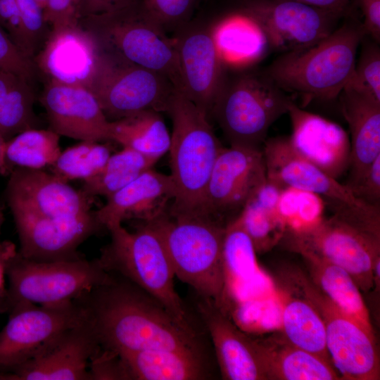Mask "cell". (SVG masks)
Segmentation results:
<instances>
[{
    "label": "cell",
    "mask_w": 380,
    "mask_h": 380,
    "mask_svg": "<svg viewBox=\"0 0 380 380\" xmlns=\"http://www.w3.org/2000/svg\"><path fill=\"white\" fill-rule=\"evenodd\" d=\"M75 300L84 311L100 351L116 355L153 349L203 353L194 327L122 277L111 274Z\"/></svg>",
    "instance_id": "cell-1"
},
{
    "label": "cell",
    "mask_w": 380,
    "mask_h": 380,
    "mask_svg": "<svg viewBox=\"0 0 380 380\" xmlns=\"http://www.w3.org/2000/svg\"><path fill=\"white\" fill-rule=\"evenodd\" d=\"M342 20L322 40L282 53L264 71L282 90L303 101L338 98L353 75L358 49L367 35L358 12Z\"/></svg>",
    "instance_id": "cell-2"
},
{
    "label": "cell",
    "mask_w": 380,
    "mask_h": 380,
    "mask_svg": "<svg viewBox=\"0 0 380 380\" xmlns=\"http://www.w3.org/2000/svg\"><path fill=\"white\" fill-rule=\"evenodd\" d=\"M160 236L175 276L224 310L227 276L223 247L227 224L201 213L167 209L147 222Z\"/></svg>",
    "instance_id": "cell-3"
},
{
    "label": "cell",
    "mask_w": 380,
    "mask_h": 380,
    "mask_svg": "<svg viewBox=\"0 0 380 380\" xmlns=\"http://www.w3.org/2000/svg\"><path fill=\"white\" fill-rule=\"evenodd\" d=\"M166 111L172 122L170 134L171 174L176 196L170 213L205 214L208 183L223 146L208 115L175 89ZM206 215V214H205Z\"/></svg>",
    "instance_id": "cell-4"
},
{
    "label": "cell",
    "mask_w": 380,
    "mask_h": 380,
    "mask_svg": "<svg viewBox=\"0 0 380 380\" xmlns=\"http://www.w3.org/2000/svg\"><path fill=\"white\" fill-rule=\"evenodd\" d=\"M79 25L99 49L160 73L179 89L175 38L167 37L165 28L151 14L144 0L80 18Z\"/></svg>",
    "instance_id": "cell-5"
},
{
    "label": "cell",
    "mask_w": 380,
    "mask_h": 380,
    "mask_svg": "<svg viewBox=\"0 0 380 380\" xmlns=\"http://www.w3.org/2000/svg\"><path fill=\"white\" fill-rule=\"evenodd\" d=\"M110 243L98 260L107 272L131 282L161 304L183 324L194 327L175 288V277L164 243L148 223L130 232L122 224L108 229Z\"/></svg>",
    "instance_id": "cell-6"
},
{
    "label": "cell",
    "mask_w": 380,
    "mask_h": 380,
    "mask_svg": "<svg viewBox=\"0 0 380 380\" xmlns=\"http://www.w3.org/2000/svg\"><path fill=\"white\" fill-rule=\"evenodd\" d=\"M5 272L8 284L0 290V313L31 303L72 301L111 277L98 259L39 262L15 252L7 259Z\"/></svg>",
    "instance_id": "cell-7"
},
{
    "label": "cell",
    "mask_w": 380,
    "mask_h": 380,
    "mask_svg": "<svg viewBox=\"0 0 380 380\" xmlns=\"http://www.w3.org/2000/svg\"><path fill=\"white\" fill-rule=\"evenodd\" d=\"M292 101L264 70L245 72L226 77L211 113L229 146L261 150L270 126Z\"/></svg>",
    "instance_id": "cell-8"
},
{
    "label": "cell",
    "mask_w": 380,
    "mask_h": 380,
    "mask_svg": "<svg viewBox=\"0 0 380 380\" xmlns=\"http://www.w3.org/2000/svg\"><path fill=\"white\" fill-rule=\"evenodd\" d=\"M282 239L294 252L306 250L340 266L367 293L374 287V267L380 258V221L334 213L301 232Z\"/></svg>",
    "instance_id": "cell-9"
},
{
    "label": "cell",
    "mask_w": 380,
    "mask_h": 380,
    "mask_svg": "<svg viewBox=\"0 0 380 380\" xmlns=\"http://www.w3.org/2000/svg\"><path fill=\"white\" fill-rule=\"evenodd\" d=\"M109 121L152 110L166 111L175 87L166 77L100 50L82 83Z\"/></svg>",
    "instance_id": "cell-10"
},
{
    "label": "cell",
    "mask_w": 380,
    "mask_h": 380,
    "mask_svg": "<svg viewBox=\"0 0 380 380\" xmlns=\"http://www.w3.org/2000/svg\"><path fill=\"white\" fill-rule=\"evenodd\" d=\"M300 294L318 311L331 362L342 379L379 380L380 360L374 334L350 316L303 274L295 275Z\"/></svg>",
    "instance_id": "cell-11"
},
{
    "label": "cell",
    "mask_w": 380,
    "mask_h": 380,
    "mask_svg": "<svg viewBox=\"0 0 380 380\" xmlns=\"http://www.w3.org/2000/svg\"><path fill=\"white\" fill-rule=\"evenodd\" d=\"M239 13L258 27L270 48L281 53L317 44L344 18L295 0H246Z\"/></svg>",
    "instance_id": "cell-12"
},
{
    "label": "cell",
    "mask_w": 380,
    "mask_h": 380,
    "mask_svg": "<svg viewBox=\"0 0 380 380\" xmlns=\"http://www.w3.org/2000/svg\"><path fill=\"white\" fill-rule=\"evenodd\" d=\"M84 319V311L75 300L15 308L0 331V372L10 374L44 343Z\"/></svg>",
    "instance_id": "cell-13"
},
{
    "label": "cell",
    "mask_w": 380,
    "mask_h": 380,
    "mask_svg": "<svg viewBox=\"0 0 380 380\" xmlns=\"http://www.w3.org/2000/svg\"><path fill=\"white\" fill-rule=\"evenodd\" d=\"M266 179L262 149L223 147L206 188L205 214L227 224Z\"/></svg>",
    "instance_id": "cell-14"
},
{
    "label": "cell",
    "mask_w": 380,
    "mask_h": 380,
    "mask_svg": "<svg viewBox=\"0 0 380 380\" xmlns=\"http://www.w3.org/2000/svg\"><path fill=\"white\" fill-rule=\"evenodd\" d=\"M267 180L281 189L296 188L316 194L329 201L335 211H369L379 207L355 196L350 189L298 154L288 137L266 139L262 145Z\"/></svg>",
    "instance_id": "cell-15"
},
{
    "label": "cell",
    "mask_w": 380,
    "mask_h": 380,
    "mask_svg": "<svg viewBox=\"0 0 380 380\" xmlns=\"http://www.w3.org/2000/svg\"><path fill=\"white\" fill-rule=\"evenodd\" d=\"M25 258L39 262L72 260L83 258L78 246L103 228L95 212L63 217L13 215Z\"/></svg>",
    "instance_id": "cell-16"
},
{
    "label": "cell",
    "mask_w": 380,
    "mask_h": 380,
    "mask_svg": "<svg viewBox=\"0 0 380 380\" xmlns=\"http://www.w3.org/2000/svg\"><path fill=\"white\" fill-rule=\"evenodd\" d=\"M6 196L12 215L63 217L91 212L90 197L41 169H13Z\"/></svg>",
    "instance_id": "cell-17"
},
{
    "label": "cell",
    "mask_w": 380,
    "mask_h": 380,
    "mask_svg": "<svg viewBox=\"0 0 380 380\" xmlns=\"http://www.w3.org/2000/svg\"><path fill=\"white\" fill-rule=\"evenodd\" d=\"M175 40L178 90L208 115L227 77L214 32L205 27L191 28L182 31Z\"/></svg>",
    "instance_id": "cell-18"
},
{
    "label": "cell",
    "mask_w": 380,
    "mask_h": 380,
    "mask_svg": "<svg viewBox=\"0 0 380 380\" xmlns=\"http://www.w3.org/2000/svg\"><path fill=\"white\" fill-rule=\"evenodd\" d=\"M39 101L49 129L58 135L81 141L110 140V121L82 84L48 79Z\"/></svg>",
    "instance_id": "cell-19"
},
{
    "label": "cell",
    "mask_w": 380,
    "mask_h": 380,
    "mask_svg": "<svg viewBox=\"0 0 380 380\" xmlns=\"http://www.w3.org/2000/svg\"><path fill=\"white\" fill-rule=\"evenodd\" d=\"M98 350L85 318L44 343L11 373L12 380H89V363Z\"/></svg>",
    "instance_id": "cell-20"
},
{
    "label": "cell",
    "mask_w": 380,
    "mask_h": 380,
    "mask_svg": "<svg viewBox=\"0 0 380 380\" xmlns=\"http://www.w3.org/2000/svg\"><path fill=\"white\" fill-rule=\"evenodd\" d=\"M293 150L334 179L348 170L350 162L349 135L338 124L298 106L288 108Z\"/></svg>",
    "instance_id": "cell-21"
},
{
    "label": "cell",
    "mask_w": 380,
    "mask_h": 380,
    "mask_svg": "<svg viewBox=\"0 0 380 380\" xmlns=\"http://www.w3.org/2000/svg\"><path fill=\"white\" fill-rule=\"evenodd\" d=\"M197 306L211 337L222 379L267 380L252 338L241 332L213 301L200 297Z\"/></svg>",
    "instance_id": "cell-22"
},
{
    "label": "cell",
    "mask_w": 380,
    "mask_h": 380,
    "mask_svg": "<svg viewBox=\"0 0 380 380\" xmlns=\"http://www.w3.org/2000/svg\"><path fill=\"white\" fill-rule=\"evenodd\" d=\"M176 196L170 175L146 170L132 182L107 197L106 203L95 215L107 229L122 224L128 218L151 221L167 210V203Z\"/></svg>",
    "instance_id": "cell-23"
},
{
    "label": "cell",
    "mask_w": 380,
    "mask_h": 380,
    "mask_svg": "<svg viewBox=\"0 0 380 380\" xmlns=\"http://www.w3.org/2000/svg\"><path fill=\"white\" fill-rule=\"evenodd\" d=\"M338 98L349 127L350 162L346 184L351 189L380 156V101L350 83Z\"/></svg>",
    "instance_id": "cell-24"
},
{
    "label": "cell",
    "mask_w": 380,
    "mask_h": 380,
    "mask_svg": "<svg viewBox=\"0 0 380 380\" xmlns=\"http://www.w3.org/2000/svg\"><path fill=\"white\" fill-rule=\"evenodd\" d=\"M97 52L93 38L78 24L51 30L34 61L48 79L82 84Z\"/></svg>",
    "instance_id": "cell-25"
},
{
    "label": "cell",
    "mask_w": 380,
    "mask_h": 380,
    "mask_svg": "<svg viewBox=\"0 0 380 380\" xmlns=\"http://www.w3.org/2000/svg\"><path fill=\"white\" fill-rule=\"evenodd\" d=\"M252 339L267 379H342L331 362L292 344L283 334Z\"/></svg>",
    "instance_id": "cell-26"
},
{
    "label": "cell",
    "mask_w": 380,
    "mask_h": 380,
    "mask_svg": "<svg viewBox=\"0 0 380 380\" xmlns=\"http://www.w3.org/2000/svg\"><path fill=\"white\" fill-rule=\"evenodd\" d=\"M118 356L125 379L201 380L210 376L203 353L153 349Z\"/></svg>",
    "instance_id": "cell-27"
},
{
    "label": "cell",
    "mask_w": 380,
    "mask_h": 380,
    "mask_svg": "<svg viewBox=\"0 0 380 380\" xmlns=\"http://www.w3.org/2000/svg\"><path fill=\"white\" fill-rule=\"evenodd\" d=\"M303 258L310 280L338 306L374 334L360 289L343 268L306 250L296 251Z\"/></svg>",
    "instance_id": "cell-28"
},
{
    "label": "cell",
    "mask_w": 380,
    "mask_h": 380,
    "mask_svg": "<svg viewBox=\"0 0 380 380\" xmlns=\"http://www.w3.org/2000/svg\"><path fill=\"white\" fill-rule=\"evenodd\" d=\"M277 296L284 337L292 344L331 362L324 324L313 305L302 295L297 296L281 288L277 289Z\"/></svg>",
    "instance_id": "cell-29"
},
{
    "label": "cell",
    "mask_w": 380,
    "mask_h": 380,
    "mask_svg": "<svg viewBox=\"0 0 380 380\" xmlns=\"http://www.w3.org/2000/svg\"><path fill=\"white\" fill-rule=\"evenodd\" d=\"M281 189L266 179L236 217L251 239L256 253L270 250L284 235L286 227L277 208Z\"/></svg>",
    "instance_id": "cell-30"
},
{
    "label": "cell",
    "mask_w": 380,
    "mask_h": 380,
    "mask_svg": "<svg viewBox=\"0 0 380 380\" xmlns=\"http://www.w3.org/2000/svg\"><path fill=\"white\" fill-rule=\"evenodd\" d=\"M110 140L158 160L169 151L170 134L159 112L147 110L110 121Z\"/></svg>",
    "instance_id": "cell-31"
},
{
    "label": "cell",
    "mask_w": 380,
    "mask_h": 380,
    "mask_svg": "<svg viewBox=\"0 0 380 380\" xmlns=\"http://www.w3.org/2000/svg\"><path fill=\"white\" fill-rule=\"evenodd\" d=\"M34 101V91L29 81L0 71V135L6 141L23 131L37 128Z\"/></svg>",
    "instance_id": "cell-32"
},
{
    "label": "cell",
    "mask_w": 380,
    "mask_h": 380,
    "mask_svg": "<svg viewBox=\"0 0 380 380\" xmlns=\"http://www.w3.org/2000/svg\"><path fill=\"white\" fill-rule=\"evenodd\" d=\"M59 141L60 135L50 129L33 128L18 134L6 141L2 172L51 166L61 152Z\"/></svg>",
    "instance_id": "cell-33"
},
{
    "label": "cell",
    "mask_w": 380,
    "mask_h": 380,
    "mask_svg": "<svg viewBox=\"0 0 380 380\" xmlns=\"http://www.w3.org/2000/svg\"><path fill=\"white\" fill-rule=\"evenodd\" d=\"M157 161L132 148L123 147L110 156L96 175L83 181L82 191L90 198L96 196L107 198L151 169Z\"/></svg>",
    "instance_id": "cell-34"
},
{
    "label": "cell",
    "mask_w": 380,
    "mask_h": 380,
    "mask_svg": "<svg viewBox=\"0 0 380 380\" xmlns=\"http://www.w3.org/2000/svg\"><path fill=\"white\" fill-rule=\"evenodd\" d=\"M214 34L221 55L224 52L234 60L258 59L270 48L258 27L239 13L224 22Z\"/></svg>",
    "instance_id": "cell-35"
},
{
    "label": "cell",
    "mask_w": 380,
    "mask_h": 380,
    "mask_svg": "<svg viewBox=\"0 0 380 380\" xmlns=\"http://www.w3.org/2000/svg\"><path fill=\"white\" fill-rule=\"evenodd\" d=\"M111 154L106 144L82 141L61 152L51 165L52 173L67 182L74 179L84 181L96 175Z\"/></svg>",
    "instance_id": "cell-36"
},
{
    "label": "cell",
    "mask_w": 380,
    "mask_h": 380,
    "mask_svg": "<svg viewBox=\"0 0 380 380\" xmlns=\"http://www.w3.org/2000/svg\"><path fill=\"white\" fill-rule=\"evenodd\" d=\"M324 207L320 196L292 187L281 189L277 203L285 232L291 233L304 232L317 224L324 218Z\"/></svg>",
    "instance_id": "cell-37"
},
{
    "label": "cell",
    "mask_w": 380,
    "mask_h": 380,
    "mask_svg": "<svg viewBox=\"0 0 380 380\" xmlns=\"http://www.w3.org/2000/svg\"><path fill=\"white\" fill-rule=\"evenodd\" d=\"M253 243L235 217L226 227L223 255L225 269L238 277L253 274L257 268Z\"/></svg>",
    "instance_id": "cell-38"
},
{
    "label": "cell",
    "mask_w": 380,
    "mask_h": 380,
    "mask_svg": "<svg viewBox=\"0 0 380 380\" xmlns=\"http://www.w3.org/2000/svg\"><path fill=\"white\" fill-rule=\"evenodd\" d=\"M21 20L25 54L34 61L45 44L51 27L44 9L35 0H16Z\"/></svg>",
    "instance_id": "cell-39"
},
{
    "label": "cell",
    "mask_w": 380,
    "mask_h": 380,
    "mask_svg": "<svg viewBox=\"0 0 380 380\" xmlns=\"http://www.w3.org/2000/svg\"><path fill=\"white\" fill-rule=\"evenodd\" d=\"M354 73L348 82L360 88L380 101L379 43L366 35L361 42Z\"/></svg>",
    "instance_id": "cell-40"
},
{
    "label": "cell",
    "mask_w": 380,
    "mask_h": 380,
    "mask_svg": "<svg viewBox=\"0 0 380 380\" xmlns=\"http://www.w3.org/2000/svg\"><path fill=\"white\" fill-rule=\"evenodd\" d=\"M0 71L18 75L32 84L39 71L34 61L20 49L1 25Z\"/></svg>",
    "instance_id": "cell-41"
},
{
    "label": "cell",
    "mask_w": 380,
    "mask_h": 380,
    "mask_svg": "<svg viewBox=\"0 0 380 380\" xmlns=\"http://www.w3.org/2000/svg\"><path fill=\"white\" fill-rule=\"evenodd\" d=\"M151 14L165 28L185 19L195 0H144Z\"/></svg>",
    "instance_id": "cell-42"
},
{
    "label": "cell",
    "mask_w": 380,
    "mask_h": 380,
    "mask_svg": "<svg viewBox=\"0 0 380 380\" xmlns=\"http://www.w3.org/2000/svg\"><path fill=\"white\" fill-rule=\"evenodd\" d=\"M78 0H47L44 18L51 30L79 24Z\"/></svg>",
    "instance_id": "cell-43"
},
{
    "label": "cell",
    "mask_w": 380,
    "mask_h": 380,
    "mask_svg": "<svg viewBox=\"0 0 380 380\" xmlns=\"http://www.w3.org/2000/svg\"><path fill=\"white\" fill-rule=\"evenodd\" d=\"M356 198L380 208V156L370 165L360 180L350 189Z\"/></svg>",
    "instance_id": "cell-44"
},
{
    "label": "cell",
    "mask_w": 380,
    "mask_h": 380,
    "mask_svg": "<svg viewBox=\"0 0 380 380\" xmlns=\"http://www.w3.org/2000/svg\"><path fill=\"white\" fill-rule=\"evenodd\" d=\"M0 25L25 54L20 12L16 0H0Z\"/></svg>",
    "instance_id": "cell-45"
},
{
    "label": "cell",
    "mask_w": 380,
    "mask_h": 380,
    "mask_svg": "<svg viewBox=\"0 0 380 380\" xmlns=\"http://www.w3.org/2000/svg\"><path fill=\"white\" fill-rule=\"evenodd\" d=\"M350 2L361 14L367 35L380 43V0H350Z\"/></svg>",
    "instance_id": "cell-46"
},
{
    "label": "cell",
    "mask_w": 380,
    "mask_h": 380,
    "mask_svg": "<svg viewBox=\"0 0 380 380\" xmlns=\"http://www.w3.org/2000/svg\"><path fill=\"white\" fill-rule=\"evenodd\" d=\"M134 0H78L77 16L80 18L106 13Z\"/></svg>",
    "instance_id": "cell-47"
},
{
    "label": "cell",
    "mask_w": 380,
    "mask_h": 380,
    "mask_svg": "<svg viewBox=\"0 0 380 380\" xmlns=\"http://www.w3.org/2000/svg\"><path fill=\"white\" fill-rule=\"evenodd\" d=\"M315 7L328 10L341 15H349L357 11L354 9L350 0H295Z\"/></svg>",
    "instance_id": "cell-48"
},
{
    "label": "cell",
    "mask_w": 380,
    "mask_h": 380,
    "mask_svg": "<svg viewBox=\"0 0 380 380\" xmlns=\"http://www.w3.org/2000/svg\"><path fill=\"white\" fill-rule=\"evenodd\" d=\"M9 248L5 251L0 250V290L4 288V279L6 275V262L7 259L13 253Z\"/></svg>",
    "instance_id": "cell-49"
},
{
    "label": "cell",
    "mask_w": 380,
    "mask_h": 380,
    "mask_svg": "<svg viewBox=\"0 0 380 380\" xmlns=\"http://www.w3.org/2000/svg\"><path fill=\"white\" fill-rule=\"evenodd\" d=\"M6 141L0 135V172H3L4 166L5 148Z\"/></svg>",
    "instance_id": "cell-50"
},
{
    "label": "cell",
    "mask_w": 380,
    "mask_h": 380,
    "mask_svg": "<svg viewBox=\"0 0 380 380\" xmlns=\"http://www.w3.org/2000/svg\"><path fill=\"white\" fill-rule=\"evenodd\" d=\"M35 1L44 10L47 0H35Z\"/></svg>",
    "instance_id": "cell-51"
}]
</instances>
